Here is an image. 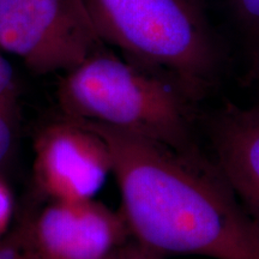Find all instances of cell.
<instances>
[{"instance_id": "5", "label": "cell", "mask_w": 259, "mask_h": 259, "mask_svg": "<svg viewBox=\"0 0 259 259\" xmlns=\"http://www.w3.org/2000/svg\"><path fill=\"white\" fill-rule=\"evenodd\" d=\"M18 233L32 259H112L131 236L121 212L94 199L53 200Z\"/></svg>"}, {"instance_id": "3", "label": "cell", "mask_w": 259, "mask_h": 259, "mask_svg": "<svg viewBox=\"0 0 259 259\" xmlns=\"http://www.w3.org/2000/svg\"><path fill=\"white\" fill-rule=\"evenodd\" d=\"M103 44L179 87L190 100L215 79L219 56L198 0H80Z\"/></svg>"}, {"instance_id": "7", "label": "cell", "mask_w": 259, "mask_h": 259, "mask_svg": "<svg viewBox=\"0 0 259 259\" xmlns=\"http://www.w3.org/2000/svg\"><path fill=\"white\" fill-rule=\"evenodd\" d=\"M218 168L259 227V103L226 107L212 126Z\"/></svg>"}, {"instance_id": "1", "label": "cell", "mask_w": 259, "mask_h": 259, "mask_svg": "<svg viewBox=\"0 0 259 259\" xmlns=\"http://www.w3.org/2000/svg\"><path fill=\"white\" fill-rule=\"evenodd\" d=\"M78 120L108 149L120 212L136 241L162 255L259 259V227L199 151Z\"/></svg>"}, {"instance_id": "2", "label": "cell", "mask_w": 259, "mask_h": 259, "mask_svg": "<svg viewBox=\"0 0 259 259\" xmlns=\"http://www.w3.org/2000/svg\"><path fill=\"white\" fill-rule=\"evenodd\" d=\"M58 100L70 118L99 122L180 151L193 143L190 99L166 76L100 50L65 73Z\"/></svg>"}, {"instance_id": "13", "label": "cell", "mask_w": 259, "mask_h": 259, "mask_svg": "<svg viewBox=\"0 0 259 259\" xmlns=\"http://www.w3.org/2000/svg\"><path fill=\"white\" fill-rule=\"evenodd\" d=\"M14 85L15 83L12 67L4 57V52L0 50V96Z\"/></svg>"}, {"instance_id": "4", "label": "cell", "mask_w": 259, "mask_h": 259, "mask_svg": "<svg viewBox=\"0 0 259 259\" xmlns=\"http://www.w3.org/2000/svg\"><path fill=\"white\" fill-rule=\"evenodd\" d=\"M103 48L80 0H0V50L32 72H70Z\"/></svg>"}, {"instance_id": "11", "label": "cell", "mask_w": 259, "mask_h": 259, "mask_svg": "<svg viewBox=\"0 0 259 259\" xmlns=\"http://www.w3.org/2000/svg\"><path fill=\"white\" fill-rule=\"evenodd\" d=\"M164 255H162L157 252H155L150 248L145 247L137 241H134V244H126L113 255L112 259H163Z\"/></svg>"}, {"instance_id": "8", "label": "cell", "mask_w": 259, "mask_h": 259, "mask_svg": "<svg viewBox=\"0 0 259 259\" xmlns=\"http://www.w3.org/2000/svg\"><path fill=\"white\" fill-rule=\"evenodd\" d=\"M18 107L16 87L0 96V164L8 157L17 130Z\"/></svg>"}, {"instance_id": "6", "label": "cell", "mask_w": 259, "mask_h": 259, "mask_svg": "<svg viewBox=\"0 0 259 259\" xmlns=\"http://www.w3.org/2000/svg\"><path fill=\"white\" fill-rule=\"evenodd\" d=\"M36 185L52 200L93 199L112 173L105 142L78 119L45 126L34 144Z\"/></svg>"}, {"instance_id": "10", "label": "cell", "mask_w": 259, "mask_h": 259, "mask_svg": "<svg viewBox=\"0 0 259 259\" xmlns=\"http://www.w3.org/2000/svg\"><path fill=\"white\" fill-rule=\"evenodd\" d=\"M0 259H32L18 231L0 244Z\"/></svg>"}, {"instance_id": "12", "label": "cell", "mask_w": 259, "mask_h": 259, "mask_svg": "<svg viewBox=\"0 0 259 259\" xmlns=\"http://www.w3.org/2000/svg\"><path fill=\"white\" fill-rule=\"evenodd\" d=\"M12 196L9 187L0 180V234L8 227L12 215Z\"/></svg>"}, {"instance_id": "9", "label": "cell", "mask_w": 259, "mask_h": 259, "mask_svg": "<svg viewBox=\"0 0 259 259\" xmlns=\"http://www.w3.org/2000/svg\"><path fill=\"white\" fill-rule=\"evenodd\" d=\"M236 16L253 36L259 38V0H229Z\"/></svg>"}]
</instances>
